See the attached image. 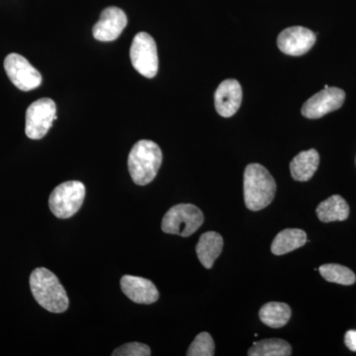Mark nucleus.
<instances>
[{"label":"nucleus","instance_id":"1","mask_svg":"<svg viewBox=\"0 0 356 356\" xmlns=\"http://www.w3.org/2000/svg\"><path fill=\"white\" fill-rule=\"evenodd\" d=\"M30 288L37 303L51 313H64L69 308V297L55 273L38 267L30 275Z\"/></svg>","mask_w":356,"mask_h":356},{"label":"nucleus","instance_id":"2","mask_svg":"<svg viewBox=\"0 0 356 356\" xmlns=\"http://www.w3.org/2000/svg\"><path fill=\"white\" fill-rule=\"evenodd\" d=\"M276 182L264 165L250 163L243 173V197L248 209L259 211L273 202Z\"/></svg>","mask_w":356,"mask_h":356},{"label":"nucleus","instance_id":"3","mask_svg":"<svg viewBox=\"0 0 356 356\" xmlns=\"http://www.w3.org/2000/svg\"><path fill=\"white\" fill-rule=\"evenodd\" d=\"M163 161L161 147L153 140L136 143L129 154L128 168L133 181L144 186L151 184L158 175Z\"/></svg>","mask_w":356,"mask_h":356},{"label":"nucleus","instance_id":"4","mask_svg":"<svg viewBox=\"0 0 356 356\" xmlns=\"http://www.w3.org/2000/svg\"><path fill=\"white\" fill-rule=\"evenodd\" d=\"M204 222L202 211L193 204H178L168 211L161 222L166 234L189 236L193 235Z\"/></svg>","mask_w":356,"mask_h":356},{"label":"nucleus","instance_id":"5","mask_svg":"<svg viewBox=\"0 0 356 356\" xmlns=\"http://www.w3.org/2000/svg\"><path fill=\"white\" fill-rule=\"evenodd\" d=\"M86 198V186L83 182L72 180L54 189L49 198V207L58 219H69L76 215Z\"/></svg>","mask_w":356,"mask_h":356},{"label":"nucleus","instance_id":"6","mask_svg":"<svg viewBox=\"0 0 356 356\" xmlns=\"http://www.w3.org/2000/svg\"><path fill=\"white\" fill-rule=\"evenodd\" d=\"M134 69L147 79H153L159 70V56L153 37L146 32H140L133 40L130 50Z\"/></svg>","mask_w":356,"mask_h":356},{"label":"nucleus","instance_id":"7","mask_svg":"<svg viewBox=\"0 0 356 356\" xmlns=\"http://www.w3.org/2000/svg\"><path fill=\"white\" fill-rule=\"evenodd\" d=\"M57 106L51 98H41L33 102L26 111L25 133L32 140H40L48 134L54 121L57 120Z\"/></svg>","mask_w":356,"mask_h":356},{"label":"nucleus","instance_id":"8","mask_svg":"<svg viewBox=\"0 0 356 356\" xmlns=\"http://www.w3.org/2000/svg\"><path fill=\"white\" fill-rule=\"evenodd\" d=\"M4 70L11 83L20 90L30 91L41 86V74L18 54L7 56L4 60Z\"/></svg>","mask_w":356,"mask_h":356},{"label":"nucleus","instance_id":"9","mask_svg":"<svg viewBox=\"0 0 356 356\" xmlns=\"http://www.w3.org/2000/svg\"><path fill=\"white\" fill-rule=\"evenodd\" d=\"M346 99V92L337 88H324L309 98L303 107L302 115L309 119L322 118L325 115L341 108Z\"/></svg>","mask_w":356,"mask_h":356},{"label":"nucleus","instance_id":"10","mask_svg":"<svg viewBox=\"0 0 356 356\" xmlns=\"http://www.w3.org/2000/svg\"><path fill=\"white\" fill-rule=\"evenodd\" d=\"M315 33L301 26L283 30L277 38V46L285 55L299 57L305 55L316 43Z\"/></svg>","mask_w":356,"mask_h":356},{"label":"nucleus","instance_id":"11","mask_svg":"<svg viewBox=\"0 0 356 356\" xmlns=\"http://www.w3.org/2000/svg\"><path fill=\"white\" fill-rule=\"evenodd\" d=\"M127 23V16L122 9L115 6L107 7L102 11L100 19L93 27V37L97 41H115L120 37Z\"/></svg>","mask_w":356,"mask_h":356},{"label":"nucleus","instance_id":"12","mask_svg":"<svg viewBox=\"0 0 356 356\" xmlns=\"http://www.w3.org/2000/svg\"><path fill=\"white\" fill-rule=\"evenodd\" d=\"M243 89L236 79H226L218 86L215 92V107L222 117H232L242 104Z\"/></svg>","mask_w":356,"mask_h":356},{"label":"nucleus","instance_id":"13","mask_svg":"<svg viewBox=\"0 0 356 356\" xmlns=\"http://www.w3.org/2000/svg\"><path fill=\"white\" fill-rule=\"evenodd\" d=\"M121 289L129 299L137 304H153L158 301V288L146 278L125 275L121 280Z\"/></svg>","mask_w":356,"mask_h":356},{"label":"nucleus","instance_id":"14","mask_svg":"<svg viewBox=\"0 0 356 356\" xmlns=\"http://www.w3.org/2000/svg\"><path fill=\"white\" fill-rule=\"evenodd\" d=\"M224 241L222 236L216 232H207L199 238L196 245V254L199 261L205 268L210 269L222 254Z\"/></svg>","mask_w":356,"mask_h":356},{"label":"nucleus","instance_id":"15","mask_svg":"<svg viewBox=\"0 0 356 356\" xmlns=\"http://www.w3.org/2000/svg\"><path fill=\"white\" fill-rule=\"evenodd\" d=\"M320 156L316 149L301 152L290 163V172L297 181H308L317 172Z\"/></svg>","mask_w":356,"mask_h":356},{"label":"nucleus","instance_id":"16","mask_svg":"<svg viewBox=\"0 0 356 356\" xmlns=\"http://www.w3.org/2000/svg\"><path fill=\"white\" fill-rule=\"evenodd\" d=\"M307 243V235L303 229H285L274 238L271 252L275 255L286 254Z\"/></svg>","mask_w":356,"mask_h":356},{"label":"nucleus","instance_id":"17","mask_svg":"<svg viewBox=\"0 0 356 356\" xmlns=\"http://www.w3.org/2000/svg\"><path fill=\"white\" fill-rule=\"evenodd\" d=\"M316 212L320 221L324 222L344 221L350 216V206L341 196L332 195L320 203Z\"/></svg>","mask_w":356,"mask_h":356},{"label":"nucleus","instance_id":"18","mask_svg":"<svg viewBox=\"0 0 356 356\" xmlns=\"http://www.w3.org/2000/svg\"><path fill=\"white\" fill-rule=\"evenodd\" d=\"M259 318L267 327L280 329L289 322L291 309L285 303L270 302L261 307Z\"/></svg>","mask_w":356,"mask_h":356},{"label":"nucleus","instance_id":"19","mask_svg":"<svg viewBox=\"0 0 356 356\" xmlns=\"http://www.w3.org/2000/svg\"><path fill=\"white\" fill-rule=\"evenodd\" d=\"M248 355L250 356H289L292 348L289 343L280 339H267L254 343Z\"/></svg>","mask_w":356,"mask_h":356},{"label":"nucleus","instance_id":"20","mask_svg":"<svg viewBox=\"0 0 356 356\" xmlns=\"http://www.w3.org/2000/svg\"><path fill=\"white\" fill-rule=\"evenodd\" d=\"M321 275L325 280L341 285H353L356 281V276L353 270L341 264H324L318 268Z\"/></svg>","mask_w":356,"mask_h":356},{"label":"nucleus","instance_id":"21","mask_svg":"<svg viewBox=\"0 0 356 356\" xmlns=\"http://www.w3.org/2000/svg\"><path fill=\"white\" fill-rule=\"evenodd\" d=\"M215 343L208 332H201L194 339L187 350L188 356H213L215 355Z\"/></svg>","mask_w":356,"mask_h":356},{"label":"nucleus","instance_id":"22","mask_svg":"<svg viewBox=\"0 0 356 356\" xmlns=\"http://www.w3.org/2000/svg\"><path fill=\"white\" fill-rule=\"evenodd\" d=\"M151 355V348L147 344L140 343L123 344L112 353L113 356H149Z\"/></svg>","mask_w":356,"mask_h":356},{"label":"nucleus","instance_id":"23","mask_svg":"<svg viewBox=\"0 0 356 356\" xmlns=\"http://www.w3.org/2000/svg\"><path fill=\"white\" fill-rule=\"evenodd\" d=\"M344 343L348 346V350L355 353L356 351V331L350 330L346 332V337H344Z\"/></svg>","mask_w":356,"mask_h":356},{"label":"nucleus","instance_id":"24","mask_svg":"<svg viewBox=\"0 0 356 356\" xmlns=\"http://www.w3.org/2000/svg\"><path fill=\"white\" fill-rule=\"evenodd\" d=\"M330 88V86H327V84H325V88Z\"/></svg>","mask_w":356,"mask_h":356}]
</instances>
